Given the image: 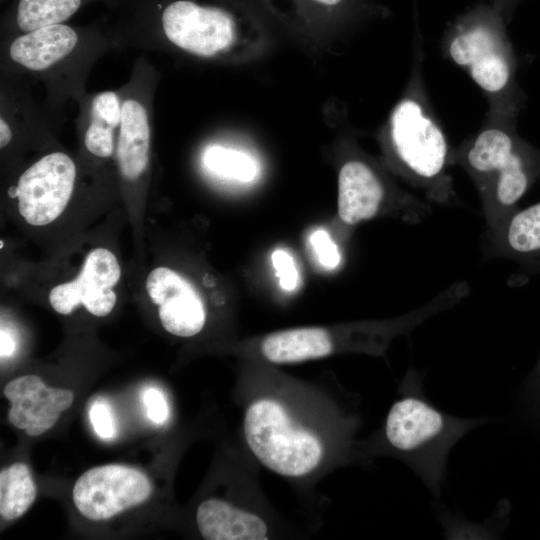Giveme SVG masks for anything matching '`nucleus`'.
<instances>
[{"label":"nucleus","mask_w":540,"mask_h":540,"mask_svg":"<svg viewBox=\"0 0 540 540\" xmlns=\"http://www.w3.org/2000/svg\"><path fill=\"white\" fill-rule=\"evenodd\" d=\"M240 392L244 452L294 486L357 455V420L325 388L267 370L244 373Z\"/></svg>","instance_id":"obj_1"},{"label":"nucleus","mask_w":540,"mask_h":540,"mask_svg":"<svg viewBox=\"0 0 540 540\" xmlns=\"http://www.w3.org/2000/svg\"><path fill=\"white\" fill-rule=\"evenodd\" d=\"M109 18L117 49L203 62L240 60L264 37L261 21L244 0H121Z\"/></svg>","instance_id":"obj_2"},{"label":"nucleus","mask_w":540,"mask_h":540,"mask_svg":"<svg viewBox=\"0 0 540 540\" xmlns=\"http://www.w3.org/2000/svg\"><path fill=\"white\" fill-rule=\"evenodd\" d=\"M0 42V75L40 82L44 106L61 120L65 105L88 93L94 65L117 49L109 16L86 25H49Z\"/></svg>","instance_id":"obj_3"},{"label":"nucleus","mask_w":540,"mask_h":540,"mask_svg":"<svg viewBox=\"0 0 540 540\" xmlns=\"http://www.w3.org/2000/svg\"><path fill=\"white\" fill-rule=\"evenodd\" d=\"M516 117L488 112L481 129L454 150L455 163L473 181L487 231L511 213L540 180V148L517 133Z\"/></svg>","instance_id":"obj_4"},{"label":"nucleus","mask_w":540,"mask_h":540,"mask_svg":"<svg viewBox=\"0 0 540 540\" xmlns=\"http://www.w3.org/2000/svg\"><path fill=\"white\" fill-rule=\"evenodd\" d=\"M417 61L407 90L393 107L384 128L387 151L398 173L428 202L447 205L456 192L450 168L454 150L424 93Z\"/></svg>","instance_id":"obj_5"},{"label":"nucleus","mask_w":540,"mask_h":540,"mask_svg":"<svg viewBox=\"0 0 540 540\" xmlns=\"http://www.w3.org/2000/svg\"><path fill=\"white\" fill-rule=\"evenodd\" d=\"M472 425L471 420L444 414L420 396L405 393L391 405L375 448L401 458L437 484L448 450Z\"/></svg>","instance_id":"obj_6"},{"label":"nucleus","mask_w":540,"mask_h":540,"mask_svg":"<svg viewBox=\"0 0 540 540\" xmlns=\"http://www.w3.org/2000/svg\"><path fill=\"white\" fill-rule=\"evenodd\" d=\"M444 51L486 95L490 113L517 116L521 99L515 58L502 28L479 21L465 23L448 37Z\"/></svg>","instance_id":"obj_7"},{"label":"nucleus","mask_w":540,"mask_h":540,"mask_svg":"<svg viewBox=\"0 0 540 540\" xmlns=\"http://www.w3.org/2000/svg\"><path fill=\"white\" fill-rule=\"evenodd\" d=\"M414 328L410 314L381 324L351 325L341 330L299 327L269 333L260 338L255 352L269 364H292L328 357L336 352L382 353L392 337Z\"/></svg>","instance_id":"obj_8"},{"label":"nucleus","mask_w":540,"mask_h":540,"mask_svg":"<svg viewBox=\"0 0 540 540\" xmlns=\"http://www.w3.org/2000/svg\"><path fill=\"white\" fill-rule=\"evenodd\" d=\"M76 178L74 160L67 153L55 150L28 166L9 193L17 198L18 211L28 224L43 226L64 211L73 194Z\"/></svg>","instance_id":"obj_9"},{"label":"nucleus","mask_w":540,"mask_h":540,"mask_svg":"<svg viewBox=\"0 0 540 540\" xmlns=\"http://www.w3.org/2000/svg\"><path fill=\"white\" fill-rule=\"evenodd\" d=\"M151 484L141 471L110 464L84 472L73 488V501L87 519L100 521L147 500Z\"/></svg>","instance_id":"obj_10"},{"label":"nucleus","mask_w":540,"mask_h":540,"mask_svg":"<svg viewBox=\"0 0 540 540\" xmlns=\"http://www.w3.org/2000/svg\"><path fill=\"white\" fill-rule=\"evenodd\" d=\"M401 190L388 188L379 172L360 157L345 161L338 174V214L347 225L369 220L385 208L389 200L420 216L423 220L431 214L430 204L407 194L394 196Z\"/></svg>","instance_id":"obj_11"},{"label":"nucleus","mask_w":540,"mask_h":540,"mask_svg":"<svg viewBox=\"0 0 540 540\" xmlns=\"http://www.w3.org/2000/svg\"><path fill=\"white\" fill-rule=\"evenodd\" d=\"M195 520L206 540H268L280 532L275 514L258 489L240 500L207 498L198 505Z\"/></svg>","instance_id":"obj_12"},{"label":"nucleus","mask_w":540,"mask_h":540,"mask_svg":"<svg viewBox=\"0 0 540 540\" xmlns=\"http://www.w3.org/2000/svg\"><path fill=\"white\" fill-rule=\"evenodd\" d=\"M120 276L121 268L115 255L108 249L96 248L87 255L77 278L50 291L49 302L56 312L63 315L83 304L94 316L104 317L116 303L112 287Z\"/></svg>","instance_id":"obj_13"},{"label":"nucleus","mask_w":540,"mask_h":540,"mask_svg":"<svg viewBox=\"0 0 540 540\" xmlns=\"http://www.w3.org/2000/svg\"><path fill=\"white\" fill-rule=\"evenodd\" d=\"M62 120L33 97L26 79L0 75V149L23 140L49 138Z\"/></svg>","instance_id":"obj_14"},{"label":"nucleus","mask_w":540,"mask_h":540,"mask_svg":"<svg viewBox=\"0 0 540 540\" xmlns=\"http://www.w3.org/2000/svg\"><path fill=\"white\" fill-rule=\"evenodd\" d=\"M146 290L154 304L163 328L172 335L192 337L206 323L204 303L194 287L167 267L152 270L146 279Z\"/></svg>","instance_id":"obj_15"},{"label":"nucleus","mask_w":540,"mask_h":540,"mask_svg":"<svg viewBox=\"0 0 540 540\" xmlns=\"http://www.w3.org/2000/svg\"><path fill=\"white\" fill-rule=\"evenodd\" d=\"M11 402L10 423L38 436L49 430L73 403L74 393L68 389L47 387L36 375L15 378L4 388Z\"/></svg>","instance_id":"obj_16"},{"label":"nucleus","mask_w":540,"mask_h":540,"mask_svg":"<svg viewBox=\"0 0 540 540\" xmlns=\"http://www.w3.org/2000/svg\"><path fill=\"white\" fill-rule=\"evenodd\" d=\"M486 234L488 253L518 264L519 279L540 274V201L519 207Z\"/></svg>","instance_id":"obj_17"},{"label":"nucleus","mask_w":540,"mask_h":540,"mask_svg":"<svg viewBox=\"0 0 540 540\" xmlns=\"http://www.w3.org/2000/svg\"><path fill=\"white\" fill-rule=\"evenodd\" d=\"M77 105L76 128L83 150L101 160L115 156L122 112L118 88L88 92Z\"/></svg>","instance_id":"obj_18"},{"label":"nucleus","mask_w":540,"mask_h":540,"mask_svg":"<svg viewBox=\"0 0 540 540\" xmlns=\"http://www.w3.org/2000/svg\"><path fill=\"white\" fill-rule=\"evenodd\" d=\"M121 0H12L1 16L0 38L5 39L49 25L67 23L82 8L102 3L113 11Z\"/></svg>","instance_id":"obj_19"},{"label":"nucleus","mask_w":540,"mask_h":540,"mask_svg":"<svg viewBox=\"0 0 540 540\" xmlns=\"http://www.w3.org/2000/svg\"><path fill=\"white\" fill-rule=\"evenodd\" d=\"M201 163L211 176L234 184H251L261 174V164L253 153L226 144L207 145L202 152Z\"/></svg>","instance_id":"obj_20"},{"label":"nucleus","mask_w":540,"mask_h":540,"mask_svg":"<svg viewBox=\"0 0 540 540\" xmlns=\"http://www.w3.org/2000/svg\"><path fill=\"white\" fill-rule=\"evenodd\" d=\"M36 498V486L28 467L15 463L0 472V514L6 520L22 516Z\"/></svg>","instance_id":"obj_21"},{"label":"nucleus","mask_w":540,"mask_h":540,"mask_svg":"<svg viewBox=\"0 0 540 540\" xmlns=\"http://www.w3.org/2000/svg\"><path fill=\"white\" fill-rule=\"evenodd\" d=\"M309 242L317 256L318 262L327 269H335L341 261V255L335 242L324 229L313 231Z\"/></svg>","instance_id":"obj_22"},{"label":"nucleus","mask_w":540,"mask_h":540,"mask_svg":"<svg viewBox=\"0 0 540 540\" xmlns=\"http://www.w3.org/2000/svg\"><path fill=\"white\" fill-rule=\"evenodd\" d=\"M271 261L281 288L294 291L299 284V272L294 258L286 250L276 249L271 255Z\"/></svg>","instance_id":"obj_23"},{"label":"nucleus","mask_w":540,"mask_h":540,"mask_svg":"<svg viewBox=\"0 0 540 540\" xmlns=\"http://www.w3.org/2000/svg\"><path fill=\"white\" fill-rule=\"evenodd\" d=\"M291 1L296 16L301 19H314L316 17H327L342 6L346 0H286Z\"/></svg>","instance_id":"obj_24"},{"label":"nucleus","mask_w":540,"mask_h":540,"mask_svg":"<svg viewBox=\"0 0 540 540\" xmlns=\"http://www.w3.org/2000/svg\"><path fill=\"white\" fill-rule=\"evenodd\" d=\"M90 420L96 434L102 439L116 436V421L111 407L105 401H96L89 411Z\"/></svg>","instance_id":"obj_25"},{"label":"nucleus","mask_w":540,"mask_h":540,"mask_svg":"<svg viewBox=\"0 0 540 540\" xmlns=\"http://www.w3.org/2000/svg\"><path fill=\"white\" fill-rule=\"evenodd\" d=\"M143 401L148 417L155 423L161 424L168 418V404L163 393L156 388H148L143 394Z\"/></svg>","instance_id":"obj_26"},{"label":"nucleus","mask_w":540,"mask_h":540,"mask_svg":"<svg viewBox=\"0 0 540 540\" xmlns=\"http://www.w3.org/2000/svg\"><path fill=\"white\" fill-rule=\"evenodd\" d=\"M0 340L1 357L10 356L13 353L15 347L12 336L7 331L1 329Z\"/></svg>","instance_id":"obj_27"},{"label":"nucleus","mask_w":540,"mask_h":540,"mask_svg":"<svg viewBox=\"0 0 540 540\" xmlns=\"http://www.w3.org/2000/svg\"><path fill=\"white\" fill-rule=\"evenodd\" d=\"M4 1H6V0H1V3H3Z\"/></svg>","instance_id":"obj_28"}]
</instances>
